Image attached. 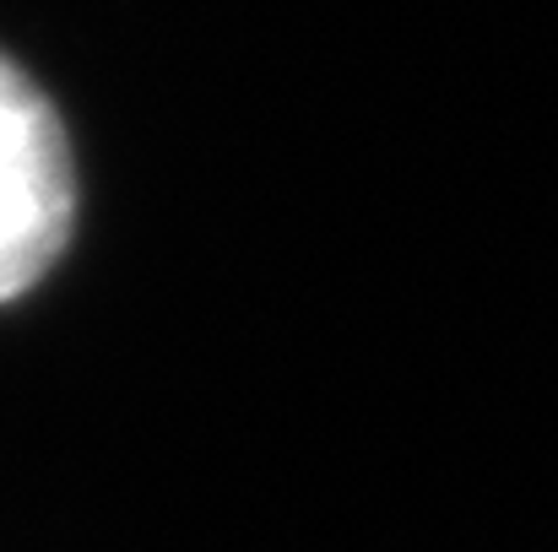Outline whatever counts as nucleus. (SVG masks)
I'll return each mask as SVG.
<instances>
[{
    "mask_svg": "<svg viewBox=\"0 0 558 552\" xmlns=\"http://www.w3.org/2000/svg\"><path fill=\"white\" fill-rule=\"evenodd\" d=\"M76 180L54 109L0 54V304L27 293L71 238Z\"/></svg>",
    "mask_w": 558,
    "mask_h": 552,
    "instance_id": "nucleus-1",
    "label": "nucleus"
}]
</instances>
